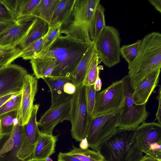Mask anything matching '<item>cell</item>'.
<instances>
[{
	"instance_id": "cell-18",
	"label": "cell",
	"mask_w": 161,
	"mask_h": 161,
	"mask_svg": "<svg viewBox=\"0 0 161 161\" xmlns=\"http://www.w3.org/2000/svg\"><path fill=\"white\" fill-rule=\"evenodd\" d=\"M30 63L37 79L58 77V64L54 58L50 57H41L31 60Z\"/></svg>"
},
{
	"instance_id": "cell-27",
	"label": "cell",
	"mask_w": 161,
	"mask_h": 161,
	"mask_svg": "<svg viewBox=\"0 0 161 161\" xmlns=\"http://www.w3.org/2000/svg\"><path fill=\"white\" fill-rule=\"evenodd\" d=\"M18 110L0 115V135L9 134L12 131L17 122Z\"/></svg>"
},
{
	"instance_id": "cell-16",
	"label": "cell",
	"mask_w": 161,
	"mask_h": 161,
	"mask_svg": "<svg viewBox=\"0 0 161 161\" xmlns=\"http://www.w3.org/2000/svg\"><path fill=\"white\" fill-rule=\"evenodd\" d=\"M135 131L139 147L142 152L151 144L161 142V125L158 122H145Z\"/></svg>"
},
{
	"instance_id": "cell-9",
	"label": "cell",
	"mask_w": 161,
	"mask_h": 161,
	"mask_svg": "<svg viewBox=\"0 0 161 161\" xmlns=\"http://www.w3.org/2000/svg\"><path fill=\"white\" fill-rule=\"evenodd\" d=\"M132 91L129 82L126 89L124 105L119 111L117 133L135 130L145 122L149 115L146 104L138 105L134 104Z\"/></svg>"
},
{
	"instance_id": "cell-42",
	"label": "cell",
	"mask_w": 161,
	"mask_h": 161,
	"mask_svg": "<svg viewBox=\"0 0 161 161\" xmlns=\"http://www.w3.org/2000/svg\"><path fill=\"white\" fill-rule=\"evenodd\" d=\"M148 2L154 7L155 9L159 13H161V0H149Z\"/></svg>"
},
{
	"instance_id": "cell-17",
	"label": "cell",
	"mask_w": 161,
	"mask_h": 161,
	"mask_svg": "<svg viewBox=\"0 0 161 161\" xmlns=\"http://www.w3.org/2000/svg\"><path fill=\"white\" fill-rule=\"evenodd\" d=\"M161 69L153 72L133 90L132 96L135 105L146 104L158 85Z\"/></svg>"
},
{
	"instance_id": "cell-44",
	"label": "cell",
	"mask_w": 161,
	"mask_h": 161,
	"mask_svg": "<svg viewBox=\"0 0 161 161\" xmlns=\"http://www.w3.org/2000/svg\"><path fill=\"white\" fill-rule=\"evenodd\" d=\"M80 144V148L82 149H87L89 147V144L87 139L85 138L82 139Z\"/></svg>"
},
{
	"instance_id": "cell-34",
	"label": "cell",
	"mask_w": 161,
	"mask_h": 161,
	"mask_svg": "<svg viewBox=\"0 0 161 161\" xmlns=\"http://www.w3.org/2000/svg\"><path fill=\"white\" fill-rule=\"evenodd\" d=\"M21 93L10 99L0 108V115L19 109L21 100Z\"/></svg>"
},
{
	"instance_id": "cell-37",
	"label": "cell",
	"mask_w": 161,
	"mask_h": 161,
	"mask_svg": "<svg viewBox=\"0 0 161 161\" xmlns=\"http://www.w3.org/2000/svg\"><path fill=\"white\" fill-rule=\"evenodd\" d=\"M157 99L158 101V107L154 122L157 120L158 123L161 125V86L160 85L159 86L158 94L157 97Z\"/></svg>"
},
{
	"instance_id": "cell-33",
	"label": "cell",
	"mask_w": 161,
	"mask_h": 161,
	"mask_svg": "<svg viewBox=\"0 0 161 161\" xmlns=\"http://www.w3.org/2000/svg\"><path fill=\"white\" fill-rule=\"evenodd\" d=\"M22 52L16 48L13 50L3 53L0 56V71L20 57Z\"/></svg>"
},
{
	"instance_id": "cell-41",
	"label": "cell",
	"mask_w": 161,
	"mask_h": 161,
	"mask_svg": "<svg viewBox=\"0 0 161 161\" xmlns=\"http://www.w3.org/2000/svg\"><path fill=\"white\" fill-rule=\"evenodd\" d=\"M17 21H12L5 23L0 22V34L15 24Z\"/></svg>"
},
{
	"instance_id": "cell-29",
	"label": "cell",
	"mask_w": 161,
	"mask_h": 161,
	"mask_svg": "<svg viewBox=\"0 0 161 161\" xmlns=\"http://www.w3.org/2000/svg\"><path fill=\"white\" fill-rule=\"evenodd\" d=\"M41 0H19L15 14L17 20L31 14Z\"/></svg>"
},
{
	"instance_id": "cell-22",
	"label": "cell",
	"mask_w": 161,
	"mask_h": 161,
	"mask_svg": "<svg viewBox=\"0 0 161 161\" xmlns=\"http://www.w3.org/2000/svg\"><path fill=\"white\" fill-rule=\"evenodd\" d=\"M95 51V44L93 43L90 44L76 68L69 77L70 81L76 87L83 83Z\"/></svg>"
},
{
	"instance_id": "cell-8",
	"label": "cell",
	"mask_w": 161,
	"mask_h": 161,
	"mask_svg": "<svg viewBox=\"0 0 161 161\" xmlns=\"http://www.w3.org/2000/svg\"><path fill=\"white\" fill-rule=\"evenodd\" d=\"M96 51L101 62L110 68L120 61V39L118 30L106 26L94 43Z\"/></svg>"
},
{
	"instance_id": "cell-7",
	"label": "cell",
	"mask_w": 161,
	"mask_h": 161,
	"mask_svg": "<svg viewBox=\"0 0 161 161\" xmlns=\"http://www.w3.org/2000/svg\"><path fill=\"white\" fill-rule=\"evenodd\" d=\"M119 111L92 117L86 138L89 147L99 151L102 145L117 133Z\"/></svg>"
},
{
	"instance_id": "cell-10",
	"label": "cell",
	"mask_w": 161,
	"mask_h": 161,
	"mask_svg": "<svg viewBox=\"0 0 161 161\" xmlns=\"http://www.w3.org/2000/svg\"><path fill=\"white\" fill-rule=\"evenodd\" d=\"M39 105L38 104L34 105L29 120L23 125V138L18 154L21 161H33L35 147L40 131L36 120Z\"/></svg>"
},
{
	"instance_id": "cell-20",
	"label": "cell",
	"mask_w": 161,
	"mask_h": 161,
	"mask_svg": "<svg viewBox=\"0 0 161 161\" xmlns=\"http://www.w3.org/2000/svg\"><path fill=\"white\" fill-rule=\"evenodd\" d=\"M49 87L51 95L50 108L56 107L71 99L72 95L66 94L63 86L66 82L70 81L69 78L54 77L43 79Z\"/></svg>"
},
{
	"instance_id": "cell-38",
	"label": "cell",
	"mask_w": 161,
	"mask_h": 161,
	"mask_svg": "<svg viewBox=\"0 0 161 161\" xmlns=\"http://www.w3.org/2000/svg\"><path fill=\"white\" fill-rule=\"evenodd\" d=\"M58 161H81L78 158L68 154L60 152L58 156Z\"/></svg>"
},
{
	"instance_id": "cell-15",
	"label": "cell",
	"mask_w": 161,
	"mask_h": 161,
	"mask_svg": "<svg viewBox=\"0 0 161 161\" xmlns=\"http://www.w3.org/2000/svg\"><path fill=\"white\" fill-rule=\"evenodd\" d=\"M71 99L54 107L50 108L41 116L37 122L38 126L42 132L53 134L55 127L65 120H69Z\"/></svg>"
},
{
	"instance_id": "cell-26",
	"label": "cell",
	"mask_w": 161,
	"mask_h": 161,
	"mask_svg": "<svg viewBox=\"0 0 161 161\" xmlns=\"http://www.w3.org/2000/svg\"><path fill=\"white\" fill-rule=\"evenodd\" d=\"M81 161H104V158L99 151L88 148L82 149L73 146L70 151L67 153Z\"/></svg>"
},
{
	"instance_id": "cell-24",
	"label": "cell",
	"mask_w": 161,
	"mask_h": 161,
	"mask_svg": "<svg viewBox=\"0 0 161 161\" xmlns=\"http://www.w3.org/2000/svg\"><path fill=\"white\" fill-rule=\"evenodd\" d=\"M59 0H41L31 16L39 18L50 25L53 13Z\"/></svg>"
},
{
	"instance_id": "cell-46",
	"label": "cell",
	"mask_w": 161,
	"mask_h": 161,
	"mask_svg": "<svg viewBox=\"0 0 161 161\" xmlns=\"http://www.w3.org/2000/svg\"><path fill=\"white\" fill-rule=\"evenodd\" d=\"M139 161H161L158 160L152 157L146 155L143 157Z\"/></svg>"
},
{
	"instance_id": "cell-12",
	"label": "cell",
	"mask_w": 161,
	"mask_h": 161,
	"mask_svg": "<svg viewBox=\"0 0 161 161\" xmlns=\"http://www.w3.org/2000/svg\"><path fill=\"white\" fill-rule=\"evenodd\" d=\"M27 70L19 65L11 64L0 71V97L21 92Z\"/></svg>"
},
{
	"instance_id": "cell-14",
	"label": "cell",
	"mask_w": 161,
	"mask_h": 161,
	"mask_svg": "<svg viewBox=\"0 0 161 161\" xmlns=\"http://www.w3.org/2000/svg\"><path fill=\"white\" fill-rule=\"evenodd\" d=\"M36 17L29 16L21 18L0 34V46L15 47L24 39Z\"/></svg>"
},
{
	"instance_id": "cell-39",
	"label": "cell",
	"mask_w": 161,
	"mask_h": 161,
	"mask_svg": "<svg viewBox=\"0 0 161 161\" xmlns=\"http://www.w3.org/2000/svg\"><path fill=\"white\" fill-rule=\"evenodd\" d=\"M76 87L70 81L66 82L63 86L64 91L66 94L72 95L76 92Z\"/></svg>"
},
{
	"instance_id": "cell-36",
	"label": "cell",
	"mask_w": 161,
	"mask_h": 161,
	"mask_svg": "<svg viewBox=\"0 0 161 161\" xmlns=\"http://www.w3.org/2000/svg\"><path fill=\"white\" fill-rule=\"evenodd\" d=\"M17 20L13 13L0 0V22L5 23Z\"/></svg>"
},
{
	"instance_id": "cell-28",
	"label": "cell",
	"mask_w": 161,
	"mask_h": 161,
	"mask_svg": "<svg viewBox=\"0 0 161 161\" xmlns=\"http://www.w3.org/2000/svg\"><path fill=\"white\" fill-rule=\"evenodd\" d=\"M61 25V23H58L49 26L47 33L45 36L41 52L36 58L43 56L47 52L52 44L60 35Z\"/></svg>"
},
{
	"instance_id": "cell-45",
	"label": "cell",
	"mask_w": 161,
	"mask_h": 161,
	"mask_svg": "<svg viewBox=\"0 0 161 161\" xmlns=\"http://www.w3.org/2000/svg\"><path fill=\"white\" fill-rule=\"evenodd\" d=\"M15 47H1L0 46V54L10 51L14 50Z\"/></svg>"
},
{
	"instance_id": "cell-25",
	"label": "cell",
	"mask_w": 161,
	"mask_h": 161,
	"mask_svg": "<svg viewBox=\"0 0 161 161\" xmlns=\"http://www.w3.org/2000/svg\"><path fill=\"white\" fill-rule=\"evenodd\" d=\"M101 61L95 50L82 85L86 86L94 85L97 78L99 77L100 69H103L102 66L98 65Z\"/></svg>"
},
{
	"instance_id": "cell-2",
	"label": "cell",
	"mask_w": 161,
	"mask_h": 161,
	"mask_svg": "<svg viewBox=\"0 0 161 161\" xmlns=\"http://www.w3.org/2000/svg\"><path fill=\"white\" fill-rule=\"evenodd\" d=\"M100 2V0H76L70 16L61 25L60 35L64 34L82 42L93 43L95 12Z\"/></svg>"
},
{
	"instance_id": "cell-19",
	"label": "cell",
	"mask_w": 161,
	"mask_h": 161,
	"mask_svg": "<svg viewBox=\"0 0 161 161\" xmlns=\"http://www.w3.org/2000/svg\"><path fill=\"white\" fill-rule=\"evenodd\" d=\"M57 140V136L40 131L34 151L33 161H46L54 153Z\"/></svg>"
},
{
	"instance_id": "cell-30",
	"label": "cell",
	"mask_w": 161,
	"mask_h": 161,
	"mask_svg": "<svg viewBox=\"0 0 161 161\" xmlns=\"http://www.w3.org/2000/svg\"><path fill=\"white\" fill-rule=\"evenodd\" d=\"M141 42V40H139L132 44L123 45L120 47V55L128 64L135 59L139 51Z\"/></svg>"
},
{
	"instance_id": "cell-23",
	"label": "cell",
	"mask_w": 161,
	"mask_h": 161,
	"mask_svg": "<svg viewBox=\"0 0 161 161\" xmlns=\"http://www.w3.org/2000/svg\"><path fill=\"white\" fill-rule=\"evenodd\" d=\"M76 0H59L53 13L49 26L64 24L70 16Z\"/></svg>"
},
{
	"instance_id": "cell-3",
	"label": "cell",
	"mask_w": 161,
	"mask_h": 161,
	"mask_svg": "<svg viewBox=\"0 0 161 161\" xmlns=\"http://www.w3.org/2000/svg\"><path fill=\"white\" fill-rule=\"evenodd\" d=\"M91 44L60 35L46 53L41 57L54 58L58 64V77L69 78Z\"/></svg>"
},
{
	"instance_id": "cell-47",
	"label": "cell",
	"mask_w": 161,
	"mask_h": 161,
	"mask_svg": "<svg viewBox=\"0 0 161 161\" xmlns=\"http://www.w3.org/2000/svg\"><path fill=\"white\" fill-rule=\"evenodd\" d=\"M46 161H53L52 159L50 157L47 158Z\"/></svg>"
},
{
	"instance_id": "cell-4",
	"label": "cell",
	"mask_w": 161,
	"mask_h": 161,
	"mask_svg": "<svg viewBox=\"0 0 161 161\" xmlns=\"http://www.w3.org/2000/svg\"><path fill=\"white\" fill-rule=\"evenodd\" d=\"M99 151L104 161H139L143 156L135 130L116 133L103 143Z\"/></svg>"
},
{
	"instance_id": "cell-43",
	"label": "cell",
	"mask_w": 161,
	"mask_h": 161,
	"mask_svg": "<svg viewBox=\"0 0 161 161\" xmlns=\"http://www.w3.org/2000/svg\"><path fill=\"white\" fill-rule=\"evenodd\" d=\"M94 85V88L96 92H99L100 91L102 86V82L99 77L97 78Z\"/></svg>"
},
{
	"instance_id": "cell-1",
	"label": "cell",
	"mask_w": 161,
	"mask_h": 161,
	"mask_svg": "<svg viewBox=\"0 0 161 161\" xmlns=\"http://www.w3.org/2000/svg\"><path fill=\"white\" fill-rule=\"evenodd\" d=\"M128 75L133 90L143 80L161 68V34L154 31L142 40L135 59L128 64Z\"/></svg>"
},
{
	"instance_id": "cell-40",
	"label": "cell",
	"mask_w": 161,
	"mask_h": 161,
	"mask_svg": "<svg viewBox=\"0 0 161 161\" xmlns=\"http://www.w3.org/2000/svg\"><path fill=\"white\" fill-rule=\"evenodd\" d=\"M21 93V92L10 94L0 97V108L7 101Z\"/></svg>"
},
{
	"instance_id": "cell-5",
	"label": "cell",
	"mask_w": 161,
	"mask_h": 161,
	"mask_svg": "<svg viewBox=\"0 0 161 161\" xmlns=\"http://www.w3.org/2000/svg\"><path fill=\"white\" fill-rule=\"evenodd\" d=\"M92 118L87 110L86 86L82 84L76 87L71 99L69 121L71 135L76 141L80 142L86 138Z\"/></svg>"
},
{
	"instance_id": "cell-35",
	"label": "cell",
	"mask_w": 161,
	"mask_h": 161,
	"mask_svg": "<svg viewBox=\"0 0 161 161\" xmlns=\"http://www.w3.org/2000/svg\"><path fill=\"white\" fill-rule=\"evenodd\" d=\"M96 92L94 85L86 86L87 110L89 114L92 117L95 103Z\"/></svg>"
},
{
	"instance_id": "cell-11",
	"label": "cell",
	"mask_w": 161,
	"mask_h": 161,
	"mask_svg": "<svg viewBox=\"0 0 161 161\" xmlns=\"http://www.w3.org/2000/svg\"><path fill=\"white\" fill-rule=\"evenodd\" d=\"M38 81L33 75L27 74L24 78L20 106L18 110V123L23 126L31 117L34 105L35 97L37 91Z\"/></svg>"
},
{
	"instance_id": "cell-21",
	"label": "cell",
	"mask_w": 161,
	"mask_h": 161,
	"mask_svg": "<svg viewBox=\"0 0 161 161\" xmlns=\"http://www.w3.org/2000/svg\"><path fill=\"white\" fill-rule=\"evenodd\" d=\"M49 27L48 23L36 17L24 39L16 47L22 52L32 43L44 37L47 33Z\"/></svg>"
},
{
	"instance_id": "cell-13",
	"label": "cell",
	"mask_w": 161,
	"mask_h": 161,
	"mask_svg": "<svg viewBox=\"0 0 161 161\" xmlns=\"http://www.w3.org/2000/svg\"><path fill=\"white\" fill-rule=\"evenodd\" d=\"M23 134V125L17 122L10 133L0 135V161H21L18 154Z\"/></svg>"
},
{
	"instance_id": "cell-6",
	"label": "cell",
	"mask_w": 161,
	"mask_h": 161,
	"mask_svg": "<svg viewBox=\"0 0 161 161\" xmlns=\"http://www.w3.org/2000/svg\"><path fill=\"white\" fill-rule=\"evenodd\" d=\"M129 83L127 75L103 91L96 92L92 117L119 111L124 105Z\"/></svg>"
},
{
	"instance_id": "cell-31",
	"label": "cell",
	"mask_w": 161,
	"mask_h": 161,
	"mask_svg": "<svg viewBox=\"0 0 161 161\" xmlns=\"http://www.w3.org/2000/svg\"><path fill=\"white\" fill-rule=\"evenodd\" d=\"M45 36L34 42L23 51L20 57L25 60H31L38 57L42 51Z\"/></svg>"
},
{
	"instance_id": "cell-32",
	"label": "cell",
	"mask_w": 161,
	"mask_h": 161,
	"mask_svg": "<svg viewBox=\"0 0 161 161\" xmlns=\"http://www.w3.org/2000/svg\"><path fill=\"white\" fill-rule=\"evenodd\" d=\"M104 11V8L99 3L97 8L95 14L94 43H95L103 30L106 26L105 24Z\"/></svg>"
}]
</instances>
